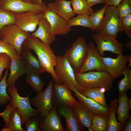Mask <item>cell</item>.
<instances>
[{"label":"cell","instance_id":"cell-15","mask_svg":"<svg viewBox=\"0 0 131 131\" xmlns=\"http://www.w3.org/2000/svg\"><path fill=\"white\" fill-rule=\"evenodd\" d=\"M44 17L48 21L51 26L52 34L64 35L68 33L72 29V27L67 24V21L50 10L44 14Z\"/></svg>","mask_w":131,"mask_h":131},{"label":"cell","instance_id":"cell-49","mask_svg":"<svg viewBox=\"0 0 131 131\" xmlns=\"http://www.w3.org/2000/svg\"><path fill=\"white\" fill-rule=\"evenodd\" d=\"M88 129L89 131H94V130L91 127L88 128Z\"/></svg>","mask_w":131,"mask_h":131},{"label":"cell","instance_id":"cell-32","mask_svg":"<svg viewBox=\"0 0 131 131\" xmlns=\"http://www.w3.org/2000/svg\"><path fill=\"white\" fill-rule=\"evenodd\" d=\"M122 74L124 77L118 85L119 94L126 92L128 90H131V69L126 66Z\"/></svg>","mask_w":131,"mask_h":131},{"label":"cell","instance_id":"cell-7","mask_svg":"<svg viewBox=\"0 0 131 131\" xmlns=\"http://www.w3.org/2000/svg\"><path fill=\"white\" fill-rule=\"evenodd\" d=\"M0 8L15 14L29 11L44 14L49 10L44 2L34 4L22 0H0Z\"/></svg>","mask_w":131,"mask_h":131},{"label":"cell","instance_id":"cell-20","mask_svg":"<svg viewBox=\"0 0 131 131\" xmlns=\"http://www.w3.org/2000/svg\"><path fill=\"white\" fill-rule=\"evenodd\" d=\"M75 115L80 124L83 127H91L95 114L79 101L72 106Z\"/></svg>","mask_w":131,"mask_h":131},{"label":"cell","instance_id":"cell-14","mask_svg":"<svg viewBox=\"0 0 131 131\" xmlns=\"http://www.w3.org/2000/svg\"><path fill=\"white\" fill-rule=\"evenodd\" d=\"M129 55L118 54L115 58L109 57H104L102 59L105 71L108 72L114 79L123 75L122 72L128 62Z\"/></svg>","mask_w":131,"mask_h":131},{"label":"cell","instance_id":"cell-52","mask_svg":"<svg viewBox=\"0 0 131 131\" xmlns=\"http://www.w3.org/2000/svg\"></svg>","mask_w":131,"mask_h":131},{"label":"cell","instance_id":"cell-42","mask_svg":"<svg viewBox=\"0 0 131 131\" xmlns=\"http://www.w3.org/2000/svg\"><path fill=\"white\" fill-rule=\"evenodd\" d=\"M121 131H131V117L128 118L123 124Z\"/></svg>","mask_w":131,"mask_h":131},{"label":"cell","instance_id":"cell-22","mask_svg":"<svg viewBox=\"0 0 131 131\" xmlns=\"http://www.w3.org/2000/svg\"><path fill=\"white\" fill-rule=\"evenodd\" d=\"M71 91L74 92L75 95L78 101L85 105L95 115L100 114L108 116V107L102 106L93 100L84 96L78 91L75 87L72 88Z\"/></svg>","mask_w":131,"mask_h":131},{"label":"cell","instance_id":"cell-43","mask_svg":"<svg viewBox=\"0 0 131 131\" xmlns=\"http://www.w3.org/2000/svg\"><path fill=\"white\" fill-rule=\"evenodd\" d=\"M122 0H104V3L108 6L117 7Z\"/></svg>","mask_w":131,"mask_h":131},{"label":"cell","instance_id":"cell-35","mask_svg":"<svg viewBox=\"0 0 131 131\" xmlns=\"http://www.w3.org/2000/svg\"><path fill=\"white\" fill-rule=\"evenodd\" d=\"M14 14L0 8V32L5 25L9 24H15L16 21Z\"/></svg>","mask_w":131,"mask_h":131},{"label":"cell","instance_id":"cell-4","mask_svg":"<svg viewBox=\"0 0 131 131\" xmlns=\"http://www.w3.org/2000/svg\"><path fill=\"white\" fill-rule=\"evenodd\" d=\"M8 87L7 91L11 97L10 103L17 108L20 112L22 124H25L26 121L31 117L39 115L38 110L34 109L31 106L29 98L31 93L27 97H22L19 94L17 88L15 85Z\"/></svg>","mask_w":131,"mask_h":131},{"label":"cell","instance_id":"cell-51","mask_svg":"<svg viewBox=\"0 0 131 131\" xmlns=\"http://www.w3.org/2000/svg\"><path fill=\"white\" fill-rule=\"evenodd\" d=\"M129 0V1H130V3H131V0Z\"/></svg>","mask_w":131,"mask_h":131},{"label":"cell","instance_id":"cell-11","mask_svg":"<svg viewBox=\"0 0 131 131\" xmlns=\"http://www.w3.org/2000/svg\"><path fill=\"white\" fill-rule=\"evenodd\" d=\"M88 50L87 56L78 71L80 73L87 71L96 70L99 72L105 71V65L102 58L98 53L97 47L92 42L88 44Z\"/></svg>","mask_w":131,"mask_h":131},{"label":"cell","instance_id":"cell-23","mask_svg":"<svg viewBox=\"0 0 131 131\" xmlns=\"http://www.w3.org/2000/svg\"><path fill=\"white\" fill-rule=\"evenodd\" d=\"M117 99L118 105L116 112L118 122L123 125L131 117L129 114V111L131 109V100L128 98L126 92L119 94Z\"/></svg>","mask_w":131,"mask_h":131},{"label":"cell","instance_id":"cell-2","mask_svg":"<svg viewBox=\"0 0 131 131\" xmlns=\"http://www.w3.org/2000/svg\"><path fill=\"white\" fill-rule=\"evenodd\" d=\"M75 80L81 86L86 88H100L108 90L113 88V78L107 72L90 71L86 73L74 72Z\"/></svg>","mask_w":131,"mask_h":131},{"label":"cell","instance_id":"cell-26","mask_svg":"<svg viewBox=\"0 0 131 131\" xmlns=\"http://www.w3.org/2000/svg\"><path fill=\"white\" fill-rule=\"evenodd\" d=\"M118 102V99H114L111 102L108 107L109 115L107 131H119L122 126V124L117 121L115 115Z\"/></svg>","mask_w":131,"mask_h":131},{"label":"cell","instance_id":"cell-29","mask_svg":"<svg viewBox=\"0 0 131 131\" xmlns=\"http://www.w3.org/2000/svg\"><path fill=\"white\" fill-rule=\"evenodd\" d=\"M22 120L21 114L16 108L11 112L9 117L8 128L10 131H24L21 126Z\"/></svg>","mask_w":131,"mask_h":131},{"label":"cell","instance_id":"cell-30","mask_svg":"<svg viewBox=\"0 0 131 131\" xmlns=\"http://www.w3.org/2000/svg\"><path fill=\"white\" fill-rule=\"evenodd\" d=\"M26 80L32 89L38 92L41 91L45 82L41 79L39 74L28 72L26 74Z\"/></svg>","mask_w":131,"mask_h":131},{"label":"cell","instance_id":"cell-19","mask_svg":"<svg viewBox=\"0 0 131 131\" xmlns=\"http://www.w3.org/2000/svg\"><path fill=\"white\" fill-rule=\"evenodd\" d=\"M11 60L9 67L10 73L6 80L8 86L15 85L17 79L20 77L26 74L27 72L25 62L21 56L19 58Z\"/></svg>","mask_w":131,"mask_h":131},{"label":"cell","instance_id":"cell-24","mask_svg":"<svg viewBox=\"0 0 131 131\" xmlns=\"http://www.w3.org/2000/svg\"><path fill=\"white\" fill-rule=\"evenodd\" d=\"M20 56L25 62L27 72H35L40 74L45 72L39 60L32 53L31 50L23 45Z\"/></svg>","mask_w":131,"mask_h":131},{"label":"cell","instance_id":"cell-16","mask_svg":"<svg viewBox=\"0 0 131 131\" xmlns=\"http://www.w3.org/2000/svg\"><path fill=\"white\" fill-rule=\"evenodd\" d=\"M53 106L46 115L41 117L40 128L43 131H66L62 126L56 110Z\"/></svg>","mask_w":131,"mask_h":131},{"label":"cell","instance_id":"cell-40","mask_svg":"<svg viewBox=\"0 0 131 131\" xmlns=\"http://www.w3.org/2000/svg\"><path fill=\"white\" fill-rule=\"evenodd\" d=\"M121 22L124 31L127 37L131 39V13L123 18Z\"/></svg>","mask_w":131,"mask_h":131},{"label":"cell","instance_id":"cell-1","mask_svg":"<svg viewBox=\"0 0 131 131\" xmlns=\"http://www.w3.org/2000/svg\"><path fill=\"white\" fill-rule=\"evenodd\" d=\"M22 45L31 50H33L45 72L51 74L55 83H61L54 70V68L57 64V57L55 54L50 45L44 43L37 38L30 34Z\"/></svg>","mask_w":131,"mask_h":131},{"label":"cell","instance_id":"cell-12","mask_svg":"<svg viewBox=\"0 0 131 131\" xmlns=\"http://www.w3.org/2000/svg\"><path fill=\"white\" fill-rule=\"evenodd\" d=\"M71 90L65 84H54L52 100L53 106L59 107L63 106H73L77 101L73 96Z\"/></svg>","mask_w":131,"mask_h":131},{"label":"cell","instance_id":"cell-5","mask_svg":"<svg viewBox=\"0 0 131 131\" xmlns=\"http://www.w3.org/2000/svg\"><path fill=\"white\" fill-rule=\"evenodd\" d=\"M117 8L115 6H108L103 22L96 31L97 33L116 37L119 32H124L121 21L117 14Z\"/></svg>","mask_w":131,"mask_h":131},{"label":"cell","instance_id":"cell-27","mask_svg":"<svg viewBox=\"0 0 131 131\" xmlns=\"http://www.w3.org/2000/svg\"><path fill=\"white\" fill-rule=\"evenodd\" d=\"M108 6L105 4L102 8L94 12L89 16V28L92 31H96L100 26L104 19V15Z\"/></svg>","mask_w":131,"mask_h":131},{"label":"cell","instance_id":"cell-3","mask_svg":"<svg viewBox=\"0 0 131 131\" xmlns=\"http://www.w3.org/2000/svg\"><path fill=\"white\" fill-rule=\"evenodd\" d=\"M88 45L85 39L79 37L64 56L66 58L74 72H78L87 55Z\"/></svg>","mask_w":131,"mask_h":131},{"label":"cell","instance_id":"cell-48","mask_svg":"<svg viewBox=\"0 0 131 131\" xmlns=\"http://www.w3.org/2000/svg\"><path fill=\"white\" fill-rule=\"evenodd\" d=\"M2 131H10V130L8 128H7L5 127L1 129Z\"/></svg>","mask_w":131,"mask_h":131},{"label":"cell","instance_id":"cell-47","mask_svg":"<svg viewBox=\"0 0 131 131\" xmlns=\"http://www.w3.org/2000/svg\"><path fill=\"white\" fill-rule=\"evenodd\" d=\"M128 62L129 64L128 65V66L129 67H131V55L130 54L129 55V57L128 59Z\"/></svg>","mask_w":131,"mask_h":131},{"label":"cell","instance_id":"cell-8","mask_svg":"<svg viewBox=\"0 0 131 131\" xmlns=\"http://www.w3.org/2000/svg\"><path fill=\"white\" fill-rule=\"evenodd\" d=\"M57 59L54 70L60 83L65 84L70 90L74 86L80 93L81 87L76 82L74 71L67 59L63 55L57 57Z\"/></svg>","mask_w":131,"mask_h":131},{"label":"cell","instance_id":"cell-36","mask_svg":"<svg viewBox=\"0 0 131 131\" xmlns=\"http://www.w3.org/2000/svg\"><path fill=\"white\" fill-rule=\"evenodd\" d=\"M67 25L72 27L81 26L89 28V16L79 14L76 17L72 18L67 21Z\"/></svg>","mask_w":131,"mask_h":131},{"label":"cell","instance_id":"cell-9","mask_svg":"<svg viewBox=\"0 0 131 131\" xmlns=\"http://www.w3.org/2000/svg\"><path fill=\"white\" fill-rule=\"evenodd\" d=\"M53 84L51 80L44 90L38 92L37 95L29 100L30 103L36 107L41 117L47 114L53 106L52 100Z\"/></svg>","mask_w":131,"mask_h":131},{"label":"cell","instance_id":"cell-44","mask_svg":"<svg viewBox=\"0 0 131 131\" xmlns=\"http://www.w3.org/2000/svg\"><path fill=\"white\" fill-rule=\"evenodd\" d=\"M89 6L90 7L98 4L104 3V0H86Z\"/></svg>","mask_w":131,"mask_h":131},{"label":"cell","instance_id":"cell-33","mask_svg":"<svg viewBox=\"0 0 131 131\" xmlns=\"http://www.w3.org/2000/svg\"><path fill=\"white\" fill-rule=\"evenodd\" d=\"M8 69H6L5 74L0 81V106L5 104L11 99L8 94L7 88L8 85L6 83V78L8 74Z\"/></svg>","mask_w":131,"mask_h":131},{"label":"cell","instance_id":"cell-37","mask_svg":"<svg viewBox=\"0 0 131 131\" xmlns=\"http://www.w3.org/2000/svg\"><path fill=\"white\" fill-rule=\"evenodd\" d=\"M117 7V13L121 21L124 16L131 13V3L129 0H123Z\"/></svg>","mask_w":131,"mask_h":131},{"label":"cell","instance_id":"cell-28","mask_svg":"<svg viewBox=\"0 0 131 131\" xmlns=\"http://www.w3.org/2000/svg\"><path fill=\"white\" fill-rule=\"evenodd\" d=\"M71 5L74 13L89 16L94 12L90 7L86 0H71Z\"/></svg>","mask_w":131,"mask_h":131},{"label":"cell","instance_id":"cell-38","mask_svg":"<svg viewBox=\"0 0 131 131\" xmlns=\"http://www.w3.org/2000/svg\"><path fill=\"white\" fill-rule=\"evenodd\" d=\"M40 117L38 116H33L28 120L26 122L25 127L26 131H41V129L40 128Z\"/></svg>","mask_w":131,"mask_h":131},{"label":"cell","instance_id":"cell-41","mask_svg":"<svg viewBox=\"0 0 131 131\" xmlns=\"http://www.w3.org/2000/svg\"><path fill=\"white\" fill-rule=\"evenodd\" d=\"M15 108L11 103H8L4 111L0 113V116L3 118L5 122V127L8 128V123L10 113L12 110Z\"/></svg>","mask_w":131,"mask_h":131},{"label":"cell","instance_id":"cell-34","mask_svg":"<svg viewBox=\"0 0 131 131\" xmlns=\"http://www.w3.org/2000/svg\"><path fill=\"white\" fill-rule=\"evenodd\" d=\"M0 53H4L10 57L11 60L19 58L20 56L16 50L12 45L0 40Z\"/></svg>","mask_w":131,"mask_h":131},{"label":"cell","instance_id":"cell-46","mask_svg":"<svg viewBox=\"0 0 131 131\" xmlns=\"http://www.w3.org/2000/svg\"><path fill=\"white\" fill-rule=\"evenodd\" d=\"M126 46L127 48L130 51H131V39L129 41L127 42L126 44Z\"/></svg>","mask_w":131,"mask_h":131},{"label":"cell","instance_id":"cell-25","mask_svg":"<svg viewBox=\"0 0 131 131\" xmlns=\"http://www.w3.org/2000/svg\"><path fill=\"white\" fill-rule=\"evenodd\" d=\"M106 91L104 89L102 88H86L81 87L80 93L100 105L107 106L104 95V92Z\"/></svg>","mask_w":131,"mask_h":131},{"label":"cell","instance_id":"cell-45","mask_svg":"<svg viewBox=\"0 0 131 131\" xmlns=\"http://www.w3.org/2000/svg\"><path fill=\"white\" fill-rule=\"evenodd\" d=\"M31 3L34 4H39L42 3V0H30Z\"/></svg>","mask_w":131,"mask_h":131},{"label":"cell","instance_id":"cell-31","mask_svg":"<svg viewBox=\"0 0 131 131\" xmlns=\"http://www.w3.org/2000/svg\"><path fill=\"white\" fill-rule=\"evenodd\" d=\"M108 116L95 114L92 119L91 127L94 131H106Z\"/></svg>","mask_w":131,"mask_h":131},{"label":"cell","instance_id":"cell-6","mask_svg":"<svg viewBox=\"0 0 131 131\" xmlns=\"http://www.w3.org/2000/svg\"><path fill=\"white\" fill-rule=\"evenodd\" d=\"M30 34L20 29L14 24H9L4 26L0 32V40L13 46L20 56L23 44Z\"/></svg>","mask_w":131,"mask_h":131},{"label":"cell","instance_id":"cell-21","mask_svg":"<svg viewBox=\"0 0 131 131\" xmlns=\"http://www.w3.org/2000/svg\"><path fill=\"white\" fill-rule=\"evenodd\" d=\"M38 25V29L32 33L31 36L39 39L46 44L50 45L56 39L55 36L51 34L50 24L44 17L40 20Z\"/></svg>","mask_w":131,"mask_h":131},{"label":"cell","instance_id":"cell-50","mask_svg":"<svg viewBox=\"0 0 131 131\" xmlns=\"http://www.w3.org/2000/svg\"><path fill=\"white\" fill-rule=\"evenodd\" d=\"M22 0L25 2L31 3V1L30 0Z\"/></svg>","mask_w":131,"mask_h":131},{"label":"cell","instance_id":"cell-13","mask_svg":"<svg viewBox=\"0 0 131 131\" xmlns=\"http://www.w3.org/2000/svg\"><path fill=\"white\" fill-rule=\"evenodd\" d=\"M44 14L33 11L14 13L15 25L24 31L33 32L36 29L40 20L44 17Z\"/></svg>","mask_w":131,"mask_h":131},{"label":"cell","instance_id":"cell-39","mask_svg":"<svg viewBox=\"0 0 131 131\" xmlns=\"http://www.w3.org/2000/svg\"><path fill=\"white\" fill-rule=\"evenodd\" d=\"M11 60L10 57L4 53H0V81L3 78L2 73L4 70L9 68Z\"/></svg>","mask_w":131,"mask_h":131},{"label":"cell","instance_id":"cell-10","mask_svg":"<svg viewBox=\"0 0 131 131\" xmlns=\"http://www.w3.org/2000/svg\"><path fill=\"white\" fill-rule=\"evenodd\" d=\"M92 39L96 44L98 52L102 57L106 51L118 54H122L123 49V44L119 42L115 37L106 35L93 34Z\"/></svg>","mask_w":131,"mask_h":131},{"label":"cell","instance_id":"cell-17","mask_svg":"<svg viewBox=\"0 0 131 131\" xmlns=\"http://www.w3.org/2000/svg\"><path fill=\"white\" fill-rule=\"evenodd\" d=\"M58 108L59 115L65 120L66 131H84L77 119L72 106H63Z\"/></svg>","mask_w":131,"mask_h":131},{"label":"cell","instance_id":"cell-18","mask_svg":"<svg viewBox=\"0 0 131 131\" xmlns=\"http://www.w3.org/2000/svg\"><path fill=\"white\" fill-rule=\"evenodd\" d=\"M71 1L57 0L48 4L49 10L66 21L75 15L71 6Z\"/></svg>","mask_w":131,"mask_h":131}]
</instances>
